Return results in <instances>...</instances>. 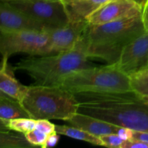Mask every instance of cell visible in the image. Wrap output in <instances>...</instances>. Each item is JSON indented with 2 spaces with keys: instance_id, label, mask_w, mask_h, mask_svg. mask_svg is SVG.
I'll return each mask as SVG.
<instances>
[{
  "instance_id": "52a82bcc",
  "label": "cell",
  "mask_w": 148,
  "mask_h": 148,
  "mask_svg": "<svg viewBox=\"0 0 148 148\" xmlns=\"http://www.w3.org/2000/svg\"><path fill=\"white\" fill-rule=\"evenodd\" d=\"M49 36L47 31L23 30L1 33L0 51L2 57L9 58L17 53L30 56L49 55Z\"/></svg>"
},
{
  "instance_id": "4fadbf2b",
  "label": "cell",
  "mask_w": 148,
  "mask_h": 148,
  "mask_svg": "<svg viewBox=\"0 0 148 148\" xmlns=\"http://www.w3.org/2000/svg\"><path fill=\"white\" fill-rule=\"evenodd\" d=\"M8 58L2 57L0 69V91L11 97L23 105L28 86L22 85L17 80L7 64Z\"/></svg>"
},
{
  "instance_id": "7402d4cb",
  "label": "cell",
  "mask_w": 148,
  "mask_h": 148,
  "mask_svg": "<svg viewBox=\"0 0 148 148\" xmlns=\"http://www.w3.org/2000/svg\"><path fill=\"white\" fill-rule=\"evenodd\" d=\"M36 129L49 135L56 132V125L48 119H38L36 120Z\"/></svg>"
},
{
  "instance_id": "9c48e42d",
  "label": "cell",
  "mask_w": 148,
  "mask_h": 148,
  "mask_svg": "<svg viewBox=\"0 0 148 148\" xmlns=\"http://www.w3.org/2000/svg\"><path fill=\"white\" fill-rule=\"evenodd\" d=\"M116 64L129 77L148 66V32L145 31L123 49Z\"/></svg>"
},
{
  "instance_id": "ac0fdd59",
  "label": "cell",
  "mask_w": 148,
  "mask_h": 148,
  "mask_svg": "<svg viewBox=\"0 0 148 148\" xmlns=\"http://www.w3.org/2000/svg\"><path fill=\"white\" fill-rule=\"evenodd\" d=\"M133 92L142 98H148V66L130 76Z\"/></svg>"
},
{
  "instance_id": "7a4b0ae2",
  "label": "cell",
  "mask_w": 148,
  "mask_h": 148,
  "mask_svg": "<svg viewBox=\"0 0 148 148\" xmlns=\"http://www.w3.org/2000/svg\"><path fill=\"white\" fill-rule=\"evenodd\" d=\"M146 31L142 15L101 25H88L79 42L89 58L116 64L124 48Z\"/></svg>"
},
{
  "instance_id": "e0dca14e",
  "label": "cell",
  "mask_w": 148,
  "mask_h": 148,
  "mask_svg": "<svg viewBox=\"0 0 148 148\" xmlns=\"http://www.w3.org/2000/svg\"><path fill=\"white\" fill-rule=\"evenodd\" d=\"M33 147L26 139L25 134H14L10 130H0L1 148H30Z\"/></svg>"
},
{
  "instance_id": "4316f807",
  "label": "cell",
  "mask_w": 148,
  "mask_h": 148,
  "mask_svg": "<svg viewBox=\"0 0 148 148\" xmlns=\"http://www.w3.org/2000/svg\"><path fill=\"white\" fill-rule=\"evenodd\" d=\"M133 140H140L148 143V132L134 131L133 132Z\"/></svg>"
},
{
  "instance_id": "ba28073f",
  "label": "cell",
  "mask_w": 148,
  "mask_h": 148,
  "mask_svg": "<svg viewBox=\"0 0 148 148\" xmlns=\"http://www.w3.org/2000/svg\"><path fill=\"white\" fill-rule=\"evenodd\" d=\"M143 6L135 0H111L87 17L90 25H101L142 15Z\"/></svg>"
},
{
  "instance_id": "2e32d148",
  "label": "cell",
  "mask_w": 148,
  "mask_h": 148,
  "mask_svg": "<svg viewBox=\"0 0 148 148\" xmlns=\"http://www.w3.org/2000/svg\"><path fill=\"white\" fill-rule=\"evenodd\" d=\"M56 132L61 135L67 136L71 138L87 142L94 145L103 146L102 142L99 137L73 126L70 127L66 125H56Z\"/></svg>"
},
{
  "instance_id": "5bb4252c",
  "label": "cell",
  "mask_w": 148,
  "mask_h": 148,
  "mask_svg": "<svg viewBox=\"0 0 148 148\" xmlns=\"http://www.w3.org/2000/svg\"><path fill=\"white\" fill-rule=\"evenodd\" d=\"M22 117H30L23 106L16 100L0 93V122L1 130H8L7 127L9 121L12 119Z\"/></svg>"
},
{
  "instance_id": "7c38bea8",
  "label": "cell",
  "mask_w": 148,
  "mask_h": 148,
  "mask_svg": "<svg viewBox=\"0 0 148 148\" xmlns=\"http://www.w3.org/2000/svg\"><path fill=\"white\" fill-rule=\"evenodd\" d=\"M66 122L97 137L109 134H118L121 128L120 126L80 112L74 114L66 120Z\"/></svg>"
},
{
  "instance_id": "83f0119b",
  "label": "cell",
  "mask_w": 148,
  "mask_h": 148,
  "mask_svg": "<svg viewBox=\"0 0 148 148\" xmlns=\"http://www.w3.org/2000/svg\"><path fill=\"white\" fill-rule=\"evenodd\" d=\"M143 99H144L145 101H146V103H147L148 104V99H147V98H143Z\"/></svg>"
},
{
  "instance_id": "5b68a950",
  "label": "cell",
  "mask_w": 148,
  "mask_h": 148,
  "mask_svg": "<svg viewBox=\"0 0 148 148\" xmlns=\"http://www.w3.org/2000/svg\"><path fill=\"white\" fill-rule=\"evenodd\" d=\"M72 93L133 92L130 78L116 64L75 71L61 86Z\"/></svg>"
},
{
  "instance_id": "30bf717a",
  "label": "cell",
  "mask_w": 148,
  "mask_h": 148,
  "mask_svg": "<svg viewBox=\"0 0 148 148\" xmlns=\"http://www.w3.org/2000/svg\"><path fill=\"white\" fill-rule=\"evenodd\" d=\"M88 25L86 20H71L63 27L47 30L49 36V55L74 49L83 37Z\"/></svg>"
},
{
  "instance_id": "8992f818",
  "label": "cell",
  "mask_w": 148,
  "mask_h": 148,
  "mask_svg": "<svg viewBox=\"0 0 148 148\" xmlns=\"http://www.w3.org/2000/svg\"><path fill=\"white\" fill-rule=\"evenodd\" d=\"M7 2L43 24L47 30L63 27L71 21L63 0H12Z\"/></svg>"
},
{
  "instance_id": "9a60e30c",
  "label": "cell",
  "mask_w": 148,
  "mask_h": 148,
  "mask_svg": "<svg viewBox=\"0 0 148 148\" xmlns=\"http://www.w3.org/2000/svg\"><path fill=\"white\" fill-rule=\"evenodd\" d=\"M111 0H63L71 20H86L98 8Z\"/></svg>"
},
{
  "instance_id": "d6986e66",
  "label": "cell",
  "mask_w": 148,
  "mask_h": 148,
  "mask_svg": "<svg viewBox=\"0 0 148 148\" xmlns=\"http://www.w3.org/2000/svg\"><path fill=\"white\" fill-rule=\"evenodd\" d=\"M36 120L30 117H22L10 120L7 124V129L16 132L25 134L36 129Z\"/></svg>"
},
{
  "instance_id": "277c9868",
  "label": "cell",
  "mask_w": 148,
  "mask_h": 148,
  "mask_svg": "<svg viewBox=\"0 0 148 148\" xmlns=\"http://www.w3.org/2000/svg\"><path fill=\"white\" fill-rule=\"evenodd\" d=\"M23 106L34 119L66 121L78 112L75 94L60 86H28Z\"/></svg>"
},
{
  "instance_id": "f1b7e54d",
  "label": "cell",
  "mask_w": 148,
  "mask_h": 148,
  "mask_svg": "<svg viewBox=\"0 0 148 148\" xmlns=\"http://www.w3.org/2000/svg\"><path fill=\"white\" fill-rule=\"evenodd\" d=\"M1 1H12V0H1Z\"/></svg>"
},
{
  "instance_id": "ffe728a7",
  "label": "cell",
  "mask_w": 148,
  "mask_h": 148,
  "mask_svg": "<svg viewBox=\"0 0 148 148\" xmlns=\"http://www.w3.org/2000/svg\"><path fill=\"white\" fill-rule=\"evenodd\" d=\"M25 136L27 141L33 146H40L42 147L47 139L48 134L42 132L41 131L37 130V129H34V130L25 133Z\"/></svg>"
},
{
  "instance_id": "8fae6325",
  "label": "cell",
  "mask_w": 148,
  "mask_h": 148,
  "mask_svg": "<svg viewBox=\"0 0 148 148\" xmlns=\"http://www.w3.org/2000/svg\"><path fill=\"white\" fill-rule=\"evenodd\" d=\"M23 30L47 31L46 27L25 13L17 10L7 1L0 4V33Z\"/></svg>"
},
{
  "instance_id": "cb8c5ba5",
  "label": "cell",
  "mask_w": 148,
  "mask_h": 148,
  "mask_svg": "<svg viewBox=\"0 0 148 148\" xmlns=\"http://www.w3.org/2000/svg\"><path fill=\"white\" fill-rule=\"evenodd\" d=\"M59 140V134H58L56 132L51 133V134H49L46 139V142H45L44 145L42 146L43 148H47V147H51L56 145L58 143Z\"/></svg>"
},
{
  "instance_id": "44dd1931",
  "label": "cell",
  "mask_w": 148,
  "mask_h": 148,
  "mask_svg": "<svg viewBox=\"0 0 148 148\" xmlns=\"http://www.w3.org/2000/svg\"><path fill=\"white\" fill-rule=\"evenodd\" d=\"M102 142L103 146L112 148H121L124 140L118 134H109L99 137Z\"/></svg>"
},
{
  "instance_id": "484cf974",
  "label": "cell",
  "mask_w": 148,
  "mask_h": 148,
  "mask_svg": "<svg viewBox=\"0 0 148 148\" xmlns=\"http://www.w3.org/2000/svg\"><path fill=\"white\" fill-rule=\"evenodd\" d=\"M142 20L145 30L148 32V0H146L144 6L143 7V13H142Z\"/></svg>"
},
{
  "instance_id": "d4e9b609",
  "label": "cell",
  "mask_w": 148,
  "mask_h": 148,
  "mask_svg": "<svg viewBox=\"0 0 148 148\" xmlns=\"http://www.w3.org/2000/svg\"><path fill=\"white\" fill-rule=\"evenodd\" d=\"M133 132H134V130L127 128V127H121L118 134L123 140L127 141V140H133Z\"/></svg>"
},
{
  "instance_id": "f546056e",
  "label": "cell",
  "mask_w": 148,
  "mask_h": 148,
  "mask_svg": "<svg viewBox=\"0 0 148 148\" xmlns=\"http://www.w3.org/2000/svg\"><path fill=\"white\" fill-rule=\"evenodd\" d=\"M147 98V99H148V98Z\"/></svg>"
},
{
  "instance_id": "6da1fadb",
  "label": "cell",
  "mask_w": 148,
  "mask_h": 148,
  "mask_svg": "<svg viewBox=\"0 0 148 148\" xmlns=\"http://www.w3.org/2000/svg\"><path fill=\"white\" fill-rule=\"evenodd\" d=\"M78 112L127 127L148 132V104L134 92L75 93Z\"/></svg>"
},
{
  "instance_id": "603a6c76",
  "label": "cell",
  "mask_w": 148,
  "mask_h": 148,
  "mask_svg": "<svg viewBox=\"0 0 148 148\" xmlns=\"http://www.w3.org/2000/svg\"><path fill=\"white\" fill-rule=\"evenodd\" d=\"M121 148H148V143L137 140L124 141Z\"/></svg>"
},
{
  "instance_id": "3957f363",
  "label": "cell",
  "mask_w": 148,
  "mask_h": 148,
  "mask_svg": "<svg viewBox=\"0 0 148 148\" xmlns=\"http://www.w3.org/2000/svg\"><path fill=\"white\" fill-rule=\"evenodd\" d=\"M88 59L79 41L69 51L22 59L13 69L27 72L36 82L34 85L61 86L64 79L72 72L90 67Z\"/></svg>"
}]
</instances>
